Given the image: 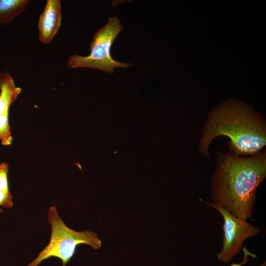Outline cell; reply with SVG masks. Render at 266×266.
Instances as JSON below:
<instances>
[{"label":"cell","mask_w":266,"mask_h":266,"mask_svg":"<svg viewBox=\"0 0 266 266\" xmlns=\"http://www.w3.org/2000/svg\"><path fill=\"white\" fill-rule=\"evenodd\" d=\"M266 176V157L222 155L211 186L213 202L233 215L247 220L253 213L258 186Z\"/></svg>","instance_id":"obj_1"},{"label":"cell","mask_w":266,"mask_h":266,"mask_svg":"<svg viewBox=\"0 0 266 266\" xmlns=\"http://www.w3.org/2000/svg\"><path fill=\"white\" fill-rule=\"evenodd\" d=\"M2 211H3L2 209H1L0 208V213Z\"/></svg>","instance_id":"obj_14"},{"label":"cell","mask_w":266,"mask_h":266,"mask_svg":"<svg viewBox=\"0 0 266 266\" xmlns=\"http://www.w3.org/2000/svg\"><path fill=\"white\" fill-rule=\"evenodd\" d=\"M62 22L60 0H47L38 22V38L44 44L50 42L58 32Z\"/></svg>","instance_id":"obj_6"},{"label":"cell","mask_w":266,"mask_h":266,"mask_svg":"<svg viewBox=\"0 0 266 266\" xmlns=\"http://www.w3.org/2000/svg\"><path fill=\"white\" fill-rule=\"evenodd\" d=\"M122 30L120 20L117 16L109 17L106 24L95 32L90 44V54L87 56L76 54L69 56L67 62V67L100 69L113 73L116 67L126 68L132 65L130 63L117 62L110 55L111 45Z\"/></svg>","instance_id":"obj_4"},{"label":"cell","mask_w":266,"mask_h":266,"mask_svg":"<svg viewBox=\"0 0 266 266\" xmlns=\"http://www.w3.org/2000/svg\"><path fill=\"white\" fill-rule=\"evenodd\" d=\"M242 250L243 253V258L242 261L239 264H236L233 263L230 266H241L249 261V257L252 258H256L257 255L254 253L250 252L246 248L245 246L242 248ZM259 266H266V262L265 261L263 264H262Z\"/></svg>","instance_id":"obj_12"},{"label":"cell","mask_w":266,"mask_h":266,"mask_svg":"<svg viewBox=\"0 0 266 266\" xmlns=\"http://www.w3.org/2000/svg\"><path fill=\"white\" fill-rule=\"evenodd\" d=\"M30 2L29 0H0V26L10 23L22 14Z\"/></svg>","instance_id":"obj_7"},{"label":"cell","mask_w":266,"mask_h":266,"mask_svg":"<svg viewBox=\"0 0 266 266\" xmlns=\"http://www.w3.org/2000/svg\"><path fill=\"white\" fill-rule=\"evenodd\" d=\"M220 135L230 138V148L236 156L256 155L266 145L265 125L259 115L247 104L234 100L222 102L210 112L200 151L208 157L211 141Z\"/></svg>","instance_id":"obj_2"},{"label":"cell","mask_w":266,"mask_h":266,"mask_svg":"<svg viewBox=\"0 0 266 266\" xmlns=\"http://www.w3.org/2000/svg\"><path fill=\"white\" fill-rule=\"evenodd\" d=\"M10 73L6 70L0 71V90L3 81Z\"/></svg>","instance_id":"obj_13"},{"label":"cell","mask_w":266,"mask_h":266,"mask_svg":"<svg viewBox=\"0 0 266 266\" xmlns=\"http://www.w3.org/2000/svg\"><path fill=\"white\" fill-rule=\"evenodd\" d=\"M13 205L12 196L0 191V206L4 208H11Z\"/></svg>","instance_id":"obj_11"},{"label":"cell","mask_w":266,"mask_h":266,"mask_svg":"<svg viewBox=\"0 0 266 266\" xmlns=\"http://www.w3.org/2000/svg\"><path fill=\"white\" fill-rule=\"evenodd\" d=\"M9 167L6 163L0 164V191L10 194L7 179Z\"/></svg>","instance_id":"obj_10"},{"label":"cell","mask_w":266,"mask_h":266,"mask_svg":"<svg viewBox=\"0 0 266 266\" xmlns=\"http://www.w3.org/2000/svg\"><path fill=\"white\" fill-rule=\"evenodd\" d=\"M200 200L216 210L222 216L224 220L222 248L216 254V257L220 262L229 263L240 252L245 240L259 234L261 229L246 220L234 216L218 204Z\"/></svg>","instance_id":"obj_5"},{"label":"cell","mask_w":266,"mask_h":266,"mask_svg":"<svg viewBox=\"0 0 266 266\" xmlns=\"http://www.w3.org/2000/svg\"><path fill=\"white\" fill-rule=\"evenodd\" d=\"M48 220L51 226L50 241L27 266H38L51 257L59 258L62 262V266H66L74 255L77 245L87 244L95 250L100 248L101 242L96 233L90 230L77 232L68 228L59 215L55 206L49 208Z\"/></svg>","instance_id":"obj_3"},{"label":"cell","mask_w":266,"mask_h":266,"mask_svg":"<svg viewBox=\"0 0 266 266\" xmlns=\"http://www.w3.org/2000/svg\"><path fill=\"white\" fill-rule=\"evenodd\" d=\"M21 88L16 86L14 80L9 73L0 90V115L8 113L10 106L21 93Z\"/></svg>","instance_id":"obj_8"},{"label":"cell","mask_w":266,"mask_h":266,"mask_svg":"<svg viewBox=\"0 0 266 266\" xmlns=\"http://www.w3.org/2000/svg\"><path fill=\"white\" fill-rule=\"evenodd\" d=\"M0 140L1 144L4 146L10 145L12 141L8 113L0 115Z\"/></svg>","instance_id":"obj_9"}]
</instances>
